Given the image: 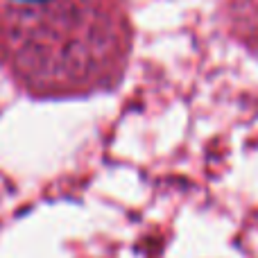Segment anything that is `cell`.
<instances>
[{
    "label": "cell",
    "instance_id": "1",
    "mask_svg": "<svg viewBox=\"0 0 258 258\" xmlns=\"http://www.w3.org/2000/svg\"><path fill=\"white\" fill-rule=\"evenodd\" d=\"M16 3H30V5H41V3H54V0H16Z\"/></svg>",
    "mask_w": 258,
    "mask_h": 258
}]
</instances>
